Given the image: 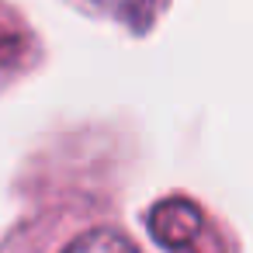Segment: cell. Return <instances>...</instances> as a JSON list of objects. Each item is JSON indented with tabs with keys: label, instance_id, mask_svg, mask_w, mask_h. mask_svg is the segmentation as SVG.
Returning <instances> with one entry per match:
<instances>
[{
	"label": "cell",
	"instance_id": "3",
	"mask_svg": "<svg viewBox=\"0 0 253 253\" xmlns=\"http://www.w3.org/2000/svg\"><path fill=\"white\" fill-rule=\"evenodd\" d=\"M28 52H32L28 25L7 4H0V80H4L7 73H14V70H21Z\"/></svg>",
	"mask_w": 253,
	"mask_h": 253
},
{
	"label": "cell",
	"instance_id": "1",
	"mask_svg": "<svg viewBox=\"0 0 253 253\" xmlns=\"http://www.w3.org/2000/svg\"><path fill=\"white\" fill-rule=\"evenodd\" d=\"M149 236L167 253H229L205 208L184 194L160 198L146 215Z\"/></svg>",
	"mask_w": 253,
	"mask_h": 253
},
{
	"label": "cell",
	"instance_id": "2",
	"mask_svg": "<svg viewBox=\"0 0 253 253\" xmlns=\"http://www.w3.org/2000/svg\"><path fill=\"white\" fill-rule=\"evenodd\" d=\"M35 253H142L135 239L104 218H77L56 222L39 236Z\"/></svg>",
	"mask_w": 253,
	"mask_h": 253
},
{
	"label": "cell",
	"instance_id": "4",
	"mask_svg": "<svg viewBox=\"0 0 253 253\" xmlns=\"http://www.w3.org/2000/svg\"><path fill=\"white\" fill-rule=\"evenodd\" d=\"M90 4H94L97 11H104V14L125 21L128 28L142 32V28L153 25V18H156V11H160L163 0H90Z\"/></svg>",
	"mask_w": 253,
	"mask_h": 253
}]
</instances>
